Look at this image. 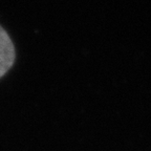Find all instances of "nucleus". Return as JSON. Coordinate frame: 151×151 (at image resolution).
Segmentation results:
<instances>
[{
	"label": "nucleus",
	"mask_w": 151,
	"mask_h": 151,
	"mask_svg": "<svg viewBox=\"0 0 151 151\" xmlns=\"http://www.w3.org/2000/svg\"><path fill=\"white\" fill-rule=\"evenodd\" d=\"M16 60V50L9 34L0 25V78L12 68Z\"/></svg>",
	"instance_id": "1"
}]
</instances>
